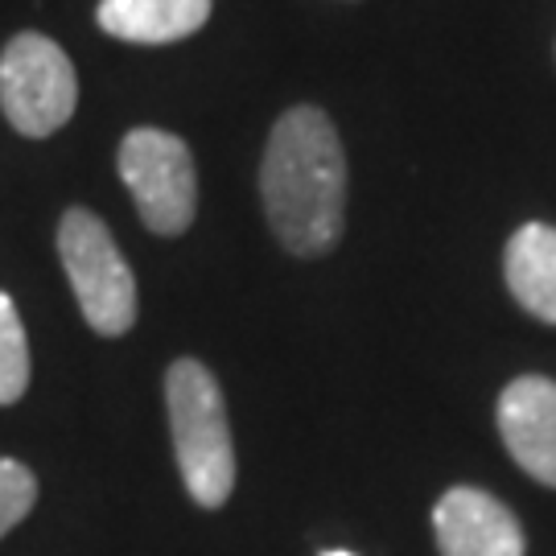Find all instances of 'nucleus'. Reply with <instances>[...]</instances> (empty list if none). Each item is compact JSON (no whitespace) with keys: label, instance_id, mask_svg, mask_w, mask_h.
Returning a JSON list of instances; mask_svg holds the SVG:
<instances>
[{"label":"nucleus","instance_id":"obj_1","mask_svg":"<svg viewBox=\"0 0 556 556\" xmlns=\"http://www.w3.org/2000/svg\"><path fill=\"white\" fill-rule=\"evenodd\" d=\"M260 194L273 236L293 256H321L338 243L346 215V157L321 108H293L273 124Z\"/></svg>","mask_w":556,"mask_h":556},{"label":"nucleus","instance_id":"obj_2","mask_svg":"<svg viewBox=\"0 0 556 556\" xmlns=\"http://www.w3.org/2000/svg\"><path fill=\"white\" fill-rule=\"evenodd\" d=\"M165 408L186 491L199 507L219 511L236 491V441L219 379L199 358H178L165 371Z\"/></svg>","mask_w":556,"mask_h":556},{"label":"nucleus","instance_id":"obj_3","mask_svg":"<svg viewBox=\"0 0 556 556\" xmlns=\"http://www.w3.org/2000/svg\"><path fill=\"white\" fill-rule=\"evenodd\" d=\"M59 260L75 289L87 326L103 338H119L137 326V277L108 231V223L71 206L59 219Z\"/></svg>","mask_w":556,"mask_h":556},{"label":"nucleus","instance_id":"obj_4","mask_svg":"<svg viewBox=\"0 0 556 556\" xmlns=\"http://www.w3.org/2000/svg\"><path fill=\"white\" fill-rule=\"evenodd\" d=\"M79 108V79L59 41L17 34L0 50V112L21 137H54Z\"/></svg>","mask_w":556,"mask_h":556},{"label":"nucleus","instance_id":"obj_5","mask_svg":"<svg viewBox=\"0 0 556 556\" xmlns=\"http://www.w3.org/2000/svg\"><path fill=\"white\" fill-rule=\"evenodd\" d=\"M119 178L137 202V215L157 236H181L199 211V174L190 144L165 128H132L119 140Z\"/></svg>","mask_w":556,"mask_h":556},{"label":"nucleus","instance_id":"obj_6","mask_svg":"<svg viewBox=\"0 0 556 556\" xmlns=\"http://www.w3.org/2000/svg\"><path fill=\"white\" fill-rule=\"evenodd\" d=\"M433 536L441 556H523L528 540L516 511L478 486H454L433 507Z\"/></svg>","mask_w":556,"mask_h":556},{"label":"nucleus","instance_id":"obj_7","mask_svg":"<svg viewBox=\"0 0 556 556\" xmlns=\"http://www.w3.org/2000/svg\"><path fill=\"white\" fill-rule=\"evenodd\" d=\"M498 438L523 475L556 491V383L519 376L498 396Z\"/></svg>","mask_w":556,"mask_h":556},{"label":"nucleus","instance_id":"obj_8","mask_svg":"<svg viewBox=\"0 0 556 556\" xmlns=\"http://www.w3.org/2000/svg\"><path fill=\"white\" fill-rule=\"evenodd\" d=\"M211 17V0H100L96 21L103 34L132 46H169L199 34Z\"/></svg>","mask_w":556,"mask_h":556},{"label":"nucleus","instance_id":"obj_9","mask_svg":"<svg viewBox=\"0 0 556 556\" xmlns=\"http://www.w3.org/2000/svg\"><path fill=\"white\" fill-rule=\"evenodd\" d=\"M503 277L511 298L532 318L556 326V227L548 223L519 227L503 252Z\"/></svg>","mask_w":556,"mask_h":556},{"label":"nucleus","instance_id":"obj_10","mask_svg":"<svg viewBox=\"0 0 556 556\" xmlns=\"http://www.w3.org/2000/svg\"><path fill=\"white\" fill-rule=\"evenodd\" d=\"M29 392V338L13 298L0 289V404H17Z\"/></svg>","mask_w":556,"mask_h":556},{"label":"nucleus","instance_id":"obj_11","mask_svg":"<svg viewBox=\"0 0 556 556\" xmlns=\"http://www.w3.org/2000/svg\"><path fill=\"white\" fill-rule=\"evenodd\" d=\"M38 503V478L17 457H0V536H9Z\"/></svg>","mask_w":556,"mask_h":556},{"label":"nucleus","instance_id":"obj_12","mask_svg":"<svg viewBox=\"0 0 556 556\" xmlns=\"http://www.w3.org/2000/svg\"><path fill=\"white\" fill-rule=\"evenodd\" d=\"M321 556H355V553H338V548H334V553H321Z\"/></svg>","mask_w":556,"mask_h":556}]
</instances>
